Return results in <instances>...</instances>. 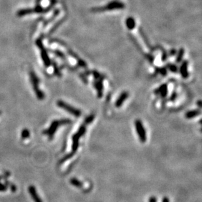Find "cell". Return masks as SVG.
<instances>
[{"label": "cell", "mask_w": 202, "mask_h": 202, "mask_svg": "<svg viewBox=\"0 0 202 202\" xmlns=\"http://www.w3.org/2000/svg\"><path fill=\"white\" fill-rule=\"evenodd\" d=\"M71 122V120L69 119L55 120H54V121H52V123H51V124L49 126V128L45 129V130L43 132V134L44 135H47V136L49 137V139H52L54 137V134H55L56 132L57 131V129H58L60 126L68 125Z\"/></svg>", "instance_id": "6da1fadb"}, {"label": "cell", "mask_w": 202, "mask_h": 202, "mask_svg": "<svg viewBox=\"0 0 202 202\" xmlns=\"http://www.w3.org/2000/svg\"><path fill=\"white\" fill-rule=\"evenodd\" d=\"M124 7V4L119 1H117V0H114V1L109 2L106 5L103 6V7H96L92 8L91 11L92 12H94V13H101V12L105 11L122 9Z\"/></svg>", "instance_id": "7a4b0ae2"}, {"label": "cell", "mask_w": 202, "mask_h": 202, "mask_svg": "<svg viewBox=\"0 0 202 202\" xmlns=\"http://www.w3.org/2000/svg\"><path fill=\"white\" fill-rule=\"evenodd\" d=\"M86 129V125L83 124V125L80 126L77 133L74 134L73 137H72V152L73 153L75 154L78 148H79V139L85 134Z\"/></svg>", "instance_id": "3957f363"}, {"label": "cell", "mask_w": 202, "mask_h": 202, "mask_svg": "<svg viewBox=\"0 0 202 202\" xmlns=\"http://www.w3.org/2000/svg\"><path fill=\"white\" fill-rule=\"evenodd\" d=\"M30 79H31V82L33 86V88L34 90V92L36 94V96L38 99L40 100H43L45 98V94L43 91H41L40 88H39V84H40V79H38L37 75H35L34 71L30 72Z\"/></svg>", "instance_id": "277c9868"}, {"label": "cell", "mask_w": 202, "mask_h": 202, "mask_svg": "<svg viewBox=\"0 0 202 202\" xmlns=\"http://www.w3.org/2000/svg\"><path fill=\"white\" fill-rule=\"evenodd\" d=\"M57 105L75 117H79L81 115V111L79 109L71 106V105L68 104V103H65L64 101L58 100L57 101Z\"/></svg>", "instance_id": "5b68a950"}, {"label": "cell", "mask_w": 202, "mask_h": 202, "mask_svg": "<svg viewBox=\"0 0 202 202\" xmlns=\"http://www.w3.org/2000/svg\"><path fill=\"white\" fill-rule=\"evenodd\" d=\"M135 126L139 139L141 143H145L147 141V133L142 122L140 120H136L135 121Z\"/></svg>", "instance_id": "8992f818"}, {"label": "cell", "mask_w": 202, "mask_h": 202, "mask_svg": "<svg viewBox=\"0 0 202 202\" xmlns=\"http://www.w3.org/2000/svg\"><path fill=\"white\" fill-rule=\"evenodd\" d=\"M36 44H37L38 47L40 49L41 58H42V60H43L45 65H46L47 67H49V66L50 65V60L49 58V56H48V54L47 52L46 49H45V47H43V43H42L41 40H38L37 41H36Z\"/></svg>", "instance_id": "52a82bcc"}, {"label": "cell", "mask_w": 202, "mask_h": 202, "mask_svg": "<svg viewBox=\"0 0 202 202\" xmlns=\"http://www.w3.org/2000/svg\"><path fill=\"white\" fill-rule=\"evenodd\" d=\"M28 192L30 196H31L32 200L34 201V202H43V200H41V198L40 197V196L38 195L37 190H36L34 186H33V185L29 186Z\"/></svg>", "instance_id": "ba28073f"}, {"label": "cell", "mask_w": 202, "mask_h": 202, "mask_svg": "<svg viewBox=\"0 0 202 202\" xmlns=\"http://www.w3.org/2000/svg\"><path fill=\"white\" fill-rule=\"evenodd\" d=\"M129 94L128 92H122L121 93V94L119 96V97L118 99H116V101L115 102V106L116 107H120L123 105L124 102L127 98H128Z\"/></svg>", "instance_id": "9c48e42d"}, {"label": "cell", "mask_w": 202, "mask_h": 202, "mask_svg": "<svg viewBox=\"0 0 202 202\" xmlns=\"http://www.w3.org/2000/svg\"><path fill=\"white\" fill-rule=\"evenodd\" d=\"M168 90L167 85L166 84H164L159 87L158 88L155 90V94H160L162 98H165L167 95Z\"/></svg>", "instance_id": "30bf717a"}, {"label": "cell", "mask_w": 202, "mask_h": 202, "mask_svg": "<svg viewBox=\"0 0 202 202\" xmlns=\"http://www.w3.org/2000/svg\"><path fill=\"white\" fill-rule=\"evenodd\" d=\"M95 88L97 90L98 92V96L99 98H101L103 96V90H104V86L103 83H102V80H96L94 83Z\"/></svg>", "instance_id": "8fae6325"}, {"label": "cell", "mask_w": 202, "mask_h": 202, "mask_svg": "<svg viewBox=\"0 0 202 202\" xmlns=\"http://www.w3.org/2000/svg\"><path fill=\"white\" fill-rule=\"evenodd\" d=\"M180 75L184 79H187L188 77V62L184 61L180 68Z\"/></svg>", "instance_id": "7c38bea8"}, {"label": "cell", "mask_w": 202, "mask_h": 202, "mask_svg": "<svg viewBox=\"0 0 202 202\" xmlns=\"http://www.w3.org/2000/svg\"><path fill=\"white\" fill-rule=\"evenodd\" d=\"M201 114V111L200 109H195L189 111L185 113V118L188 119H191L194 117L199 116Z\"/></svg>", "instance_id": "4fadbf2b"}, {"label": "cell", "mask_w": 202, "mask_h": 202, "mask_svg": "<svg viewBox=\"0 0 202 202\" xmlns=\"http://www.w3.org/2000/svg\"><path fill=\"white\" fill-rule=\"evenodd\" d=\"M126 27L129 30H132L135 27V21L134 18L128 17L126 20Z\"/></svg>", "instance_id": "5bb4252c"}, {"label": "cell", "mask_w": 202, "mask_h": 202, "mask_svg": "<svg viewBox=\"0 0 202 202\" xmlns=\"http://www.w3.org/2000/svg\"><path fill=\"white\" fill-rule=\"evenodd\" d=\"M69 182H70V184L75 186V187L81 188L83 186V183L79 179H77V178H71L70 180H69Z\"/></svg>", "instance_id": "9a60e30c"}, {"label": "cell", "mask_w": 202, "mask_h": 202, "mask_svg": "<svg viewBox=\"0 0 202 202\" xmlns=\"http://www.w3.org/2000/svg\"><path fill=\"white\" fill-rule=\"evenodd\" d=\"M184 54H185V50H184L183 49H180L179 52H178L177 56V58H176V62L177 63L181 62V61L183 60V58Z\"/></svg>", "instance_id": "2e32d148"}, {"label": "cell", "mask_w": 202, "mask_h": 202, "mask_svg": "<svg viewBox=\"0 0 202 202\" xmlns=\"http://www.w3.org/2000/svg\"><path fill=\"white\" fill-rule=\"evenodd\" d=\"M94 118H95V115L94 114H90V115H88V116L86 117L85 119H84V124H85V125L89 124H90L93 122V120H94Z\"/></svg>", "instance_id": "e0dca14e"}, {"label": "cell", "mask_w": 202, "mask_h": 202, "mask_svg": "<svg viewBox=\"0 0 202 202\" xmlns=\"http://www.w3.org/2000/svg\"><path fill=\"white\" fill-rule=\"evenodd\" d=\"M139 32H140V34H141V37H142V38L143 39L144 42V43H145V44L147 45V46L149 48V49H152L151 45H150V44L149 43V42L148 41V40H147V37L145 36V35L144 34V32L142 31V29H141L140 28V29H139Z\"/></svg>", "instance_id": "ac0fdd59"}, {"label": "cell", "mask_w": 202, "mask_h": 202, "mask_svg": "<svg viewBox=\"0 0 202 202\" xmlns=\"http://www.w3.org/2000/svg\"><path fill=\"white\" fill-rule=\"evenodd\" d=\"M30 135V132L27 128L23 129V130L21 132V137L22 139H26L28 138Z\"/></svg>", "instance_id": "d6986e66"}, {"label": "cell", "mask_w": 202, "mask_h": 202, "mask_svg": "<svg viewBox=\"0 0 202 202\" xmlns=\"http://www.w3.org/2000/svg\"><path fill=\"white\" fill-rule=\"evenodd\" d=\"M73 155H74V153H73V152H71V153H69V154H68V155H66V156H64V158H63L62 160H60V164H62V163H64L65 161H66V160H68V159H69V158H71V157H73Z\"/></svg>", "instance_id": "ffe728a7"}, {"label": "cell", "mask_w": 202, "mask_h": 202, "mask_svg": "<svg viewBox=\"0 0 202 202\" xmlns=\"http://www.w3.org/2000/svg\"><path fill=\"white\" fill-rule=\"evenodd\" d=\"M167 68L170 69L171 71H172L173 73H177V71L178 70L177 67L174 64H167Z\"/></svg>", "instance_id": "44dd1931"}, {"label": "cell", "mask_w": 202, "mask_h": 202, "mask_svg": "<svg viewBox=\"0 0 202 202\" xmlns=\"http://www.w3.org/2000/svg\"><path fill=\"white\" fill-rule=\"evenodd\" d=\"M52 52H54V54H55L57 56L59 57V58H62V59H65V55L64 54V53H62L61 52V51L54 50V51H52Z\"/></svg>", "instance_id": "7402d4cb"}, {"label": "cell", "mask_w": 202, "mask_h": 202, "mask_svg": "<svg viewBox=\"0 0 202 202\" xmlns=\"http://www.w3.org/2000/svg\"><path fill=\"white\" fill-rule=\"evenodd\" d=\"M54 73H55V74L57 75V76H58V77L61 76V74H60L59 69L58 68H57V65L55 64H54Z\"/></svg>", "instance_id": "603a6c76"}, {"label": "cell", "mask_w": 202, "mask_h": 202, "mask_svg": "<svg viewBox=\"0 0 202 202\" xmlns=\"http://www.w3.org/2000/svg\"><path fill=\"white\" fill-rule=\"evenodd\" d=\"M6 190H7V187H6L4 184L0 183V192L5 191Z\"/></svg>", "instance_id": "cb8c5ba5"}, {"label": "cell", "mask_w": 202, "mask_h": 202, "mask_svg": "<svg viewBox=\"0 0 202 202\" xmlns=\"http://www.w3.org/2000/svg\"><path fill=\"white\" fill-rule=\"evenodd\" d=\"M159 72L162 75H165L167 74V71H166V69H165V68H161V69H159Z\"/></svg>", "instance_id": "d4e9b609"}, {"label": "cell", "mask_w": 202, "mask_h": 202, "mask_svg": "<svg viewBox=\"0 0 202 202\" xmlns=\"http://www.w3.org/2000/svg\"><path fill=\"white\" fill-rule=\"evenodd\" d=\"M149 202H157V199L155 196H151L149 198Z\"/></svg>", "instance_id": "484cf974"}, {"label": "cell", "mask_w": 202, "mask_h": 202, "mask_svg": "<svg viewBox=\"0 0 202 202\" xmlns=\"http://www.w3.org/2000/svg\"><path fill=\"white\" fill-rule=\"evenodd\" d=\"M176 97H177V94L175 92H173L172 95H171V96L170 97V100L171 101H174Z\"/></svg>", "instance_id": "4316f807"}, {"label": "cell", "mask_w": 202, "mask_h": 202, "mask_svg": "<svg viewBox=\"0 0 202 202\" xmlns=\"http://www.w3.org/2000/svg\"><path fill=\"white\" fill-rule=\"evenodd\" d=\"M162 202H170V200H169V198L167 197H164L163 198Z\"/></svg>", "instance_id": "83f0119b"}, {"label": "cell", "mask_w": 202, "mask_h": 202, "mask_svg": "<svg viewBox=\"0 0 202 202\" xmlns=\"http://www.w3.org/2000/svg\"><path fill=\"white\" fill-rule=\"evenodd\" d=\"M197 105L199 107V108H201V100H199L197 102Z\"/></svg>", "instance_id": "f1b7e54d"}]
</instances>
